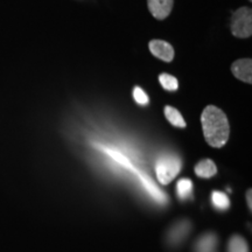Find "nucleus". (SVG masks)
<instances>
[{"label":"nucleus","instance_id":"obj_1","mask_svg":"<svg viewBox=\"0 0 252 252\" xmlns=\"http://www.w3.org/2000/svg\"><path fill=\"white\" fill-rule=\"evenodd\" d=\"M203 134L212 147L220 149L229 139L230 126L225 113L214 105L207 106L201 116Z\"/></svg>","mask_w":252,"mask_h":252},{"label":"nucleus","instance_id":"obj_2","mask_svg":"<svg viewBox=\"0 0 252 252\" xmlns=\"http://www.w3.org/2000/svg\"><path fill=\"white\" fill-rule=\"evenodd\" d=\"M181 171L180 158L174 154H165L156 162V173L158 181L161 185H168Z\"/></svg>","mask_w":252,"mask_h":252},{"label":"nucleus","instance_id":"obj_3","mask_svg":"<svg viewBox=\"0 0 252 252\" xmlns=\"http://www.w3.org/2000/svg\"><path fill=\"white\" fill-rule=\"evenodd\" d=\"M231 32L236 37L251 36L252 34V12L251 8L242 7L232 14Z\"/></svg>","mask_w":252,"mask_h":252},{"label":"nucleus","instance_id":"obj_4","mask_svg":"<svg viewBox=\"0 0 252 252\" xmlns=\"http://www.w3.org/2000/svg\"><path fill=\"white\" fill-rule=\"evenodd\" d=\"M150 50L156 58L165 62H171L174 59V48L163 40H152L150 42Z\"/></svg>","mask_w":252,"mask_h":252},{"label":"nucleus","instance_id":"obj_5","mask_svg":"<svg viewBox=\"0 0 252 252\" xmlns=\"http://www.w3.org/2000/svg\"><path fill=\"white\" fill-rule=\"evenodd\" d=\"M231 71L238 80L251 83L252 82V61L250 59H242L232 63Z\"/></svg>","mask_w":252,"mask_h":252},{"label":"nucleus","instance_id":"obj_6","mask_svg":"<svg viewBox=\"0 0 252 252\" xmlns=\"http://www.w3.org/2000/svg\"><path fill=\"white\" fill-rule=\"evenodd\" d=\"M174 0H147L149 9L154 18L163 20L171 14Z\"/></svg>","mask_w":252,"mask_h":252},{"label":"nucleus","instance_id":"obj_7","mask_svg":"<svg viewBox=\"0 0 252 252\" xmlns=\"http://www.w3.org/2000/svg\"><path fill=\"white\" fill-rule=\"evenodd\" d=\"M195 173L197 176L203 179H209L217 173V167L215 162L210 159H204L195 166Z\"/></svg>","mask_w":252,"mask_h":252},{"label":"nucleus","instance_id":"obj_8","mask_svg":"<svg viewBox=\"0 0 252 252\" xmlns=\"http://www.w3.org/2000/svg\"><path fill=\"white\" fill-rule=\"evenodd\" d=\"M165 116L167 121L171 123L172 125L176 126V127H186V122L184 117L181 116V113L178 111L173 106H166L165 108Z\"/></svg>","mask_w":252,"mask_h":252},{"label":"nucleus","instance_id":"obj_9","mask_svg":"<svg viewBox=\"0 0 252 252\" xmlns=\"http://www.w3.org/2000/svg\"><path fill=\"white\" fill-rule=\"evenodd\" d=\"M176 190L180 200H187L193 194V182L189 179H181L176 185Z\"/></svg>","mask_w":252,"mask_h":252},{"label":"nucleus","instance_id":"obj_10","mask_svg":"<svg viewBox=\"0 0 252 252\" xmlns=\"http://www.w3.org/2000/svg\"><path fill=\"white\" fill-rule=\"evenodd\" d=\"M189 229H190V224H189L188 222L179 223V225H176L174 229H172L171 235H169V237H171V241L174 242V243H178V242H180L181 239L188 234Z\"/></svg>","mask_w":252,"mask_h":252},{"label":"nucleus","instance_id":"obj_11","mask_svg":"<svg viewBox=\"0 0 252 252\" xmlns=\"http://www.w3.org/2000/svg\"><path fill=\"white\" fill-rule=\"evenodd\" d=\"M212 202L214 207L220 210H225L230 207L229 197L224 193H222V191H213Z\"/></svg>","mask_w":252,"mask_h":252},{"label":"nucleus","instance_id":"obj_12","mask_svg":"<svg viewBox=\"0 0 252 252\" xmlns=\"http://www.w3.org/2000/svg\"><path fill=\"white\" fill-rule=\"evenodd\" d=\"M229 252H249V247L247 242L239 236H234L231 237L228 245Z\"/></svg>","mask_w":252,"mask_h":252},{"label":"nucleus","instance_id":"obj_13","mask_svg":"<svg viewBox=\"0 0 252 252\" xmlns=\"http://www.w3.org/2000/svg\"><path fill=\"white\" fill-rule=\"evenodd\" d=\"M159 82L163 89L167 91H175L179 88V82L174 76L169 74H161L159 76Z\"/></svg>","mask_w":252,"mask_h":252},{"label":"nucleus","instance_id":"obj_14","mask_svg":"<svg viewBox=\"0 0 252 252\" xmlns=\"http://www.w3.org/2000/svg\"><path fill=\"white\" fill-rule=\"evenodd\" d=\"M216 244V238L213 235H207L198 242L197 250L198 252H212L213 248Z\"/></svg>","mask_w":252,"mask_h":252},{"label":"nucleus","instance_id":"obj_15","mask_svg":"<svg viewBox=\"0 0 252 252\" xmlns=\"http://www.w3.org/2000/svg\"><path fill=\"white\" fill-rule=\"evenodd\" d=\"M133 98L139 105H147L149 104V96L140 87H135L133 89Z\"/></svg>","mask_w":252,"mask_h":252},{"label":"nucleus","instance_id":"obj_16","mask_svg":"<svg viewBox=\"0 0 252 252\" xmlns=\"http://www.w3.org/2000/svg\"><path fill=\"white\" fill-rule=\"evenodd\" d=\"M247 201H248V204H249V209H252V203H251V189L248 191L247 194Z\"/></svg>","mask_w":252,"mask_h":252}]
</instances>
